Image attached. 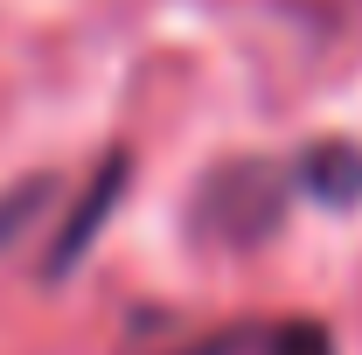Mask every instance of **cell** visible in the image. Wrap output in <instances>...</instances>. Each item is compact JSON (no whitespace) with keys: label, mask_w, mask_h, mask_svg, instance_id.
Instances as JSON below:
<instances>
[{"label":"cell","mask_w":362,"mask_h":355,"mask_svg":"<svg viewBox=\"0 0 362 355\" xmlns=\"http://www.w3.org/2000/svg\"><path fill=\"white\" fill-rule=\"evenodd\" d=\"M307 181H314L327 202H349V195H362V153H341V146H327V153H314Z\"/></svg>","instance_id":"6da1fadb"},{"label":"cell","mask_w":362,"mask_h":355,"mask_svg":"<svg viewBox=\"0 0 362 355\" xmlns=\"http://www.w3.org/2000/svg\"><path fill=\"white\" fill-rule=\"evenodd\" d=\"M272 355H334V349H327V334H320L314 320H293V327L272 334Z\"/></svg>","instance_id":"7a4b0ae2"}]
</instances>
